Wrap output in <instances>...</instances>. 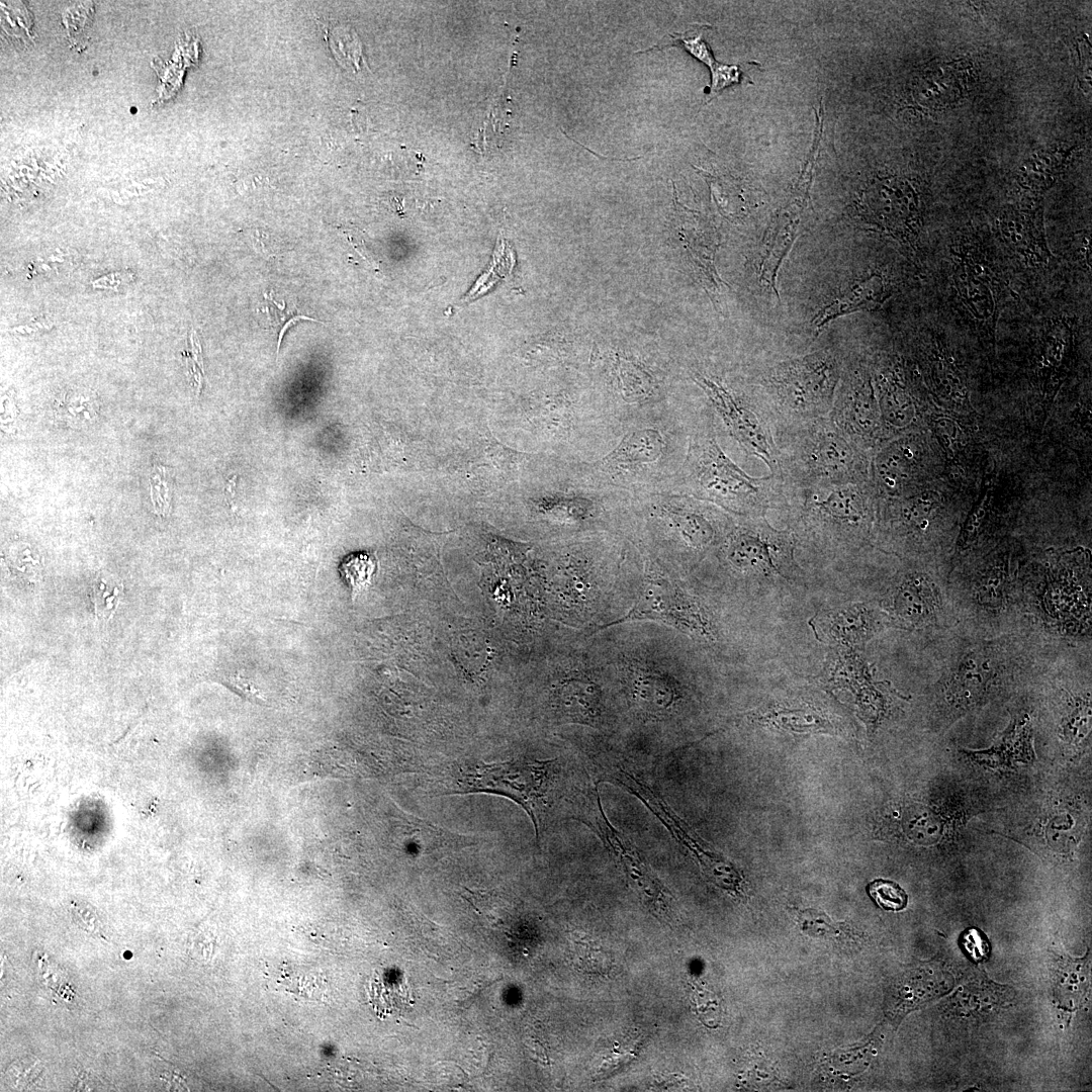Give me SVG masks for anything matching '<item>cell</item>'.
<instances>
[{
  "mask_svg": "<svg viewBox=\"0 0 1092 1092\" xmlns=\"http://www.w3.org/2000/svg\"><path fill=\"white\" fill-rule=\"evenodd\" d=\"M662 435L655 429L645 428L626 434L616 448L600 461L607 472H622L657 461L663 453Z\"/></svg>",
  "mask_w": 1092,
  "mask_h": 1092,
  "instance_id": "cell-17",
  "label": "cell"
},
{
  "mask_svg": "<svg viewBox=\"0 0 1092 1092\" xmlns=\"http://www.w3.org/2000/svg\"><path fill=\"white\" fill-rule=\"evenodd\" d=\"M877 612L858 604L828 612L818 620L819 632L828 640L856 644L870 639L881 627Z\"/></svg>",
  "mask_w": 1092,
  "mask_h": 1092,
  "instance_id": "cell-18",
  "label": "cell"
},
{
  "mask_svg": "<svg viewBox=\"0 0 1092 1092\" xmlns=\"http://www.w3.org/2000/svg\"><path fill=\"white\" fill-rule=\"evenodd\" d=\"M795 536L776 530L764 517H753L727 537L724 555L737 571L755 576L787 578L795 571Z\"/></svg>",
  "mask_w": 1092,
  "mask_h": 1092,
  "instance_id": "cell-7",
  "label": "cell"
},
{
  "mask_svg": "<svg viewBox=\"0 0 1092 1092\" xmlns=\"http://www.w3.org/2000/svg\"><path fill=\"white\" fill-rule=\"evenodd\" d=\"M671 37L675 41L680 42V46L684 47L685 50H687L696 59L706 64L710 69H712L717 64L711 50L709 49L708 44L703 40L702 36L690 35V32H687L685 34L680 33L678 34V36L672 35Z\"/></svg>",
  "mask_w": 1092,
  "mask_h": 1092,
  "instance_id": "cell-30",
  "label": "cell"
},
{
  "mask_svg": "<svg viewBox=\"0 0 1092 1092\" xmlns=\"http://www.w3.org/2000/svg\"><path fill=\"white\" fill-rule=\"evenodd\" d=\"M123 585L114 575L100 572L91 587V602L94 613L102 619H109L120 601Z\"/></svg>",
  "mask_w": 1092,
  "mask_h": 1092,
  "instance_id": "cell-23",
  "label": "cell"
},
{
  "mask_svg": "<svg viewBox=\"0 0 1092 1092\" xmlns=\"http://www.w3.org/2000/svg\"><path fill=\"white\" fill-rule=\"evenodd\" d=\"M667 520L681 540L695 550H706L717 536L714 521L709 515L696 509H673Z\"/></svg>",
  "mask_w": 1092,
  "mask_h": 1092,
  "instance_id": "cell-20",
  "label": "cell"
},
{
  "mask_svg": "<svg viewBox=\"0 0 1092 1092\" xmlns=\"http://www.w3.org/2000/svg\"><path fill=\"white\" fill-rule=\"evenodd\" d=\"M828 417L858 447L873 435L879 427L878 413L874 389L864 373L842 370Z\"/></svg>",
  "mask_w": 1092,
  "mask_h": 1092,
  "instance_id": "cell-13",
  "label": "cell"
},
{
  "mask_svg": "<svg viewBox=\"0 0 1092 1092\" xmlns=\"http://www.w3.org/2000/svg\"><path fill=\"white\" fill-rule=\"evenodd\" d=\"M98 404L91 393L71 392L59 403L58 415L73 426H86L97 416Z\"/></svg>",
  "mask_w": 1092,
  "mask_h": 1092,
  "instance_id": "cell-24",
  "label": "cell"
},
{
  "mask_svg": "<svg viewBox=\"0 0 1092 1092\" xmlns=\"http://www.w3.org/2000/svg\"><path fill=\"white\" fill-rule=\"evenodd\" d=\"M190 342H191V360H192L191 361V367H192V372L195 375V377L197 378L198 384L200 386L201 372H202V362H201V354H200V344H199L194 332L190 336Z\"/></svg>",
  "mask_w": 1092,
  "mask_h": 1092,
  "instance_id": "cell-33",
  "label": "cell"
},
{
  "mask_svg": "<svg viewBox=\"0 0 1092 1092\" xmlns=\"http://www.w3.org/2000/svg\"><path fill=\"white\" fill-rule=\"evenodd\" d=\"M685 481L688 491L701 500L743 517H764L781 509L783 481L776 474L752 477L722 450L713 435H701L690 445Z\"/></svg>",
  "mask_w": 1092,
  "mask_h": 1092,
  "instance_id": "cell-3",
  "label": "cell"
},
{
  "mask_svg": "<svg viewBox=\"0 0 1092 1092\" xmlns=\"http://www.w3.org/2000/svg\"><path fill=\"white\" fill-rule=\"evenodd\" d=\"M760 719L795 731L827 728L829 726L828 721L826 722L824 718L813 711L807 710H779L763 717L761 716Z\"/></svg>",
  "mask_w": 1092,
  "mask_h": 1092,
  "instance_id": "cell-25",
  "label": "cell"
},
{
  "mask_svg": "<svg viewBox=\"0 0 1092 1092\" xmlns=\"http://www.w3.org/2000/svg\"><path fill=\"white\" fill-rule=\"evenodd\" d=\"M339 571L355 600L371 584L376 572V560L366 552L353 553L343 560Z\"/></svg>",
  "mask_w": 1092,
  "mask_h": 1092,
  "instance_id": "cell-22",
  "label": "cell"
},
{
  "mask_svg": "<svg viewBox=\"0 0 1092 1092\" xmlns=\"http://www.w3.org/2000/svg\"><path fill=\"white\" fill-rule=\"evenodd\" d=\"M266 297L269 299V302H268L269 309H268L267 313L270 315V320L273 321L274 326H277L279 328L278 343H277V352H278L279 348H280L281 341H282L283 336H284V333L290 326L294 325L296 322H298V320H307V321H312V322H315V320H313V318H311L309 316H306V315L293 314V311H291L289 309L286 310V311H283V306H280L272 297H269V296H266Z\"/></svg>",
  "mask_w": 1092,
  "mask_h": 1092,
  "instance_id": "cell-29",
  "label": "cell"
},
{
  "mask_svg": "<svg viewBox=\"0 0 1092 1092\" xmlns=\"http://www.w3.org/2000/svg\"><path fill=\"white\" fill-rule=\"evenodd\" d=\"M712 90L711 92L718 93L724 88L738 83L740 79V71L736 66H727L722 64H716L712 69Z\"/></svg>",
  "mask_w": 1092,
  "mask_h": 1092,
  "instance_id": "cell-32",
  "label": "cell"
},
{
  "mask_svg": "<svg viewBox=\"0 0 1092 1092\" xmlns=\"http://www.w3.org/2000/svg\"><path fill=\"white\" fill-rule=\"evenodd\" d=\"M989 492L990 491L986 493L984 500H982L970 515L963 528L959 540V545L963 548L968 547L979 534L987 512Z\"/></svg>",
  "mask_w": 1092,
  "mask_h": 1092,
  "instance_id": "cell-31",
  "label": "cell"
},
{
  "mask_svg": "<svg viewBox=\"0 0 1092 1092\" xmlns=\"http://www.w3.org/2000/svg\"><path fill=\"white\" fill-rule=\"evenodd\" d=\"M774 438L784 485L803 487L863 479L866 461L859 447L828 416L780 427Z\"/></svg>",
  "mask_w": 1092,
  "mask_h": 1092,
  "instance_id": "cell-1",
  "label": "cell"
},
{
  "mask_svg": "<svg viewBox=\"0 0 1092 1092\" xmlns=\"http://www.w3.org/2000/svg\"><path fill=\"white\" fill-rule=\"evenodd\" d=\"M611 778L634 794L651 810L672 836L680 842V845L697 858L704 873L716 885L734 892L739 890L741 877L734 867L708 848L707 844L648 786L622 767H618Z\"/></svg>",
  "mask_w": 1092,
  "mask_h": 1092,
  "instance_id": "cell-10",
  "label": "cell"
},
{
  "mask_svg": "<svg viewBox=\"0 0 1092 1092\" xmlns=\"http://www.w3.org/2000/svg\"><path fill=\"white\" fill-rule=\"evenodd\" d=\"M889 295L888 285L878 273L855 279L814 315L811 326L815 335L842 315L878 309Z\"/></svg>",
  "mask_w": 1092,
  "mask_h": 1092,
  "instance_id": "cell-15",
  "label": "cell"
},
{
  "mask_svg": "<svg viewBox=\"0 0 1092 1092\" xmlns=\"http://www.w3.org/2000/svg\"><path fill=\"white\" fill-rule=\"evenodd\" d=\"M942 598L935 582L923 573H908L895 586L890 612L901 625L920 628L937 622Z\"/></svg>",
  "mask_w": 1092,
  "mask_h": 1092,
  "instance_id": "cell-14",
  "label": "cell"
},
{
  "mask_svg": "<svg viewBox=\"0 0 1092 1092\" xmlns=\"http://www.w3.org/2000/svg\"><path fill=\"white\" fill-rule=\"evenodd\" d=\"M983 248L969 242L952 247V278L959 300L976 330L993 342L1009 286Z\"/></svg>",
  "mask_w": 1092,
  "mask_h": 1092,
  "instance_id": "cell-5",
  "label": "cell"
},
{
  "mask_svg": "<svg viewBox=\"0 0 1092 1092\" xmlns=\"http://www.w3.org/2000/svg\"><path fill=\"white\" fill-rule=\"evenodd\" d=\"M843 370L837 354L822 349L767 367L760 375L766 394L762 415L776 429L827 417Z\"/></svg>",
  "mask_w": 1092,
  "mask_h": 1092,
  "instance_id": "cell-2",
  "label": "cell"
},
{
  "mask_svg": "<svg viewBox=\"0 0 1092 1092\" xmlns=\"http://www.w3.org/2000/svg\"><path fill=\"white\" fill-rule=\"evenodd\" d=\"M695 380L706 392L730 435L745 453L763 461L771 474L780 476L774 433L761 412L735 396L722 383L711 377L696 374Z\"/></svg>",
  "mask_w": 1092,
  "mask_h": 1092,
  "instance_id": "cell-9",
  "label": "cell"
},
{
  "mask_svg": "<svg viewBox=\"0 0 1092 1092\" xmlns=\"http://www.w3.org/2000/svg\"><path fill=\"white\" fill-rule=\"evenodd\" d=\"M810 179V175H803L800 178L788 201L778 211L762 238L758 277L778 299H780L777 286L779 271L798 236L808 201Z\"/></svg>",
  "mask_w": 1092,
  "mask_h": 1092,
  "instance_id": "cell-12",
  "label": "cell"
},
{
  "mask_svg": "<svg viewBox=\"0 0 1092 1092\" xmlns=\"http://www.w3.org/2000/svg\"><path fill=\"white\" fill-rule=\"evenodd\" d=\"M551 761L515 760L479 764L462 771L458 794L489 793L510 798L531 818L539 837L538 811L547 791Z\"/></svg>",
  "mask_w": 1092,
  "mask_h": 1092,
  "instance_id": "cell-6",
  "label": "cell"
},
{
  "mask_svg": "<svg viewBox=\"0 0 1092 1092\" xmlns=\"http://www.w3.org/2000/svg\"><path fill=\"white\" fill-rule=\"evenodd\" d=\"M1000 235L1005 246L1025 266L1050 263L1052 254L1039 220L1018 212L1005 213L1000 219Z\"/></svg>",
  "mask_w": 1092,
  "mask_h": 1092,
  "instance_id": "cell-16",
  "label": "cell"
},
{
  "mask_svg": "<svg viewBox=\"0 0 1092 1092\" xmlns=\"http://www.w3.org/2000/svg\"><path fill=\"white\" fill-rule=\"evenodd\" d=\"M1004 580L1002 570L994 569L983 576L976 586V598L982 605L998 607L1003 601Z\"/></svg>",
  "mask_w": 1092,
  "mask_h": 1092,
  "instance_id": "cell-27",
  "label": "cell"
},
{
  "mask_svg": "<svg viewBox=\"0 0 1092 1092\" xmlns=\"http://www.w3.org/2000/svg\"><path fill=\"white\" fill-rule=\"evenodd\" d=\"M620 378L624 386L625 396L631 401H640L649 393L648 377L632 364L623 363L620 367Z\"/></svg>",
  "mask_w": 1092,
  "mask_h": 1092,
  "instance_id": "cell-28",
  "label": "cell"
},
{
  "mask_svg": "<svg viewBox=\"0 0 1092 1092\" xmlns=\"http://www.w3.org/2000/svg\"><path fill=\"white\" fill-rule=\"evenodd\" d=\"M642 620L660 621L697 638H714V628L696 599L668 579L655 576L648 579L623 617L598 627L596 632Z\"/></svg>",
  "mask_w": 1092,
  "mask_h": 1092,
  "instance_id": "cell-8",
  "label": "cell"
},
{
  "mask_svg": "<svg viewBox=\"0 0 1092 1092\" xmlns=\"http://www.w3.org/2000/svg\"><path fill=\"white\" fill-rule=\"evenodd\" d=\"M792 528L807 542L826 549H845L868 529L870 499L862 481L788 486L783 504Z\"/></svg>",
  "mask_w": 1092,
  "mask_h": 1092,
  "instance_id": "cell-4",
  "label": "cell"
},
{
  "mask_svg": "<svg viewBox=\"0 0 1092 1092\" xmlns=\"http://www.w3.org/2000/svg\"><path fill=\"white\" fill-rule=\"evenodd\" d=\"M869 895L883 909L899 911L908 903L906 892L895 882L878 879L868 886Z\"/></svg>",
  "mask_w": 1092,
  "mask_h": 1092,
  "instance_id": "cell-26",
  "label": "cell"
},
{
  "mask_svg": "<svg viewBox=\"0 0 1092 1092\" xmlns=\"http://www.w3.org/2000/svg\"><path fill=\"white\" fill-rule=\"evenodd\" d=\"M561 703L573 719L590 724L599 719L602 713V692L592 679L572 678L563 686Z\"/></svg>",
  "mask_w": 1092,
  "mask_h": 1092,
  "instance_id": "cell-21",
  "label": "cell"
},
{
  "mask_svg": "<svg viewBox=\"0 0 1092 1092\" xmlns=\"http://www.w3.org/2000/svg\"><path fill=\"white\" fill-rule=\"evenodd\" d=\"M630 688L638 708L654 716L670 712L679 701L674 680L655 670L636 668L630 674Z\"/></svg>",
  "mask_w": 1092,
  "mask_h": 1092,
  "instance_id": "cell-19",
  "label": "cell"
},
{
  "mask_svg": "<svg viewBox=\"0 0 1092 1092\" xmlns=\"http://www.w3.org/2000/svg\"><path fill=\"white\" fill-rule=\"evenodd\" d=\"M1004 666L991 646L967 651L950 668L942 681L943 701L954 711H967L987 697L1000 679Z\"/></svg>",
  "mask_w": 1092,
  "mask_h": 1092,
  "instance_id": "cell-11",
  "label": "cell"
}]
</instances>
